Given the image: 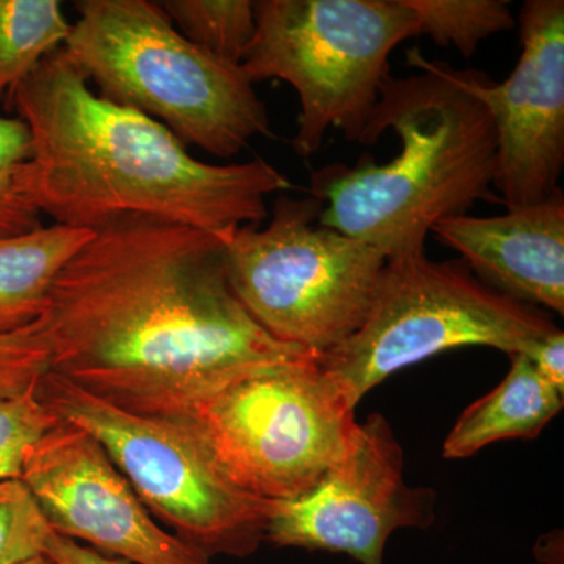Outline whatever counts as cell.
Masks as SVG:
<instances>
[{
  "mask_svg": "<svg viewBox=\"0 0 564 564\" xmlns=\"http://www.w3.org/2000/svg\"><path fill=\"white\" fill-rule=\"evenodd\" d=\"M39 326L51 372L140 414L162 415L261 367L322 358L273 339L247 313L220 237L170 223L93 234L52 285Z\"/></svg>",
  "mask_w": 564,
  "mask_h": 564,
  "instance_id": "obj_1",
  "label": "cell"
},
{
  "mask_svg": "<svg viewBox=\"0 0 564 564\" xmlns=\"http://www.w3.org/2000/svg\"><path fill=\"white\" fill-rule=\"evenodd\" d=\"M9 104L31 135L22 192L55 225L96 234L148 220L225 240L265 220L267 196L293 188L261 158H193L161 122L93 90L65 47L43 58Z\"/></svg>",
  "mask_w": 564,
  "mask_h": 564,
  "instance_id": "obj_2",
  "label": "cell"
},
{
  "mask_svg": "<svg viewBox=\"0 0 564 564\" xmlns=\"http://www.w3.org/2000/svg\"><path fill=\"white\" fill-rule=\"evenodd\" d=\"M408 63L421 74L380 87L361 144L393 131L400 152L377 165L334 163L311 172L310 196L322 203L318 225L372 245L386 259L423 254L437 221L497 203V137L484 104L464 87L462 69L430 61L417 47Z\"/></svg>",
  "mask_w": 564,
  "mask_h": 564,
  "instance_id": "obj_3",
  "label": "cell"
},
{
  "mask_svg": "<svg viewBox=\"0 0 564 564\" xmlns=\"http://www.w3.org/2000/svg\"><path fill=\"white\" fill-rule=\"evenodd\" d=\"M65 51L98 95L161 122L217 158L272 135L269 110L242 65L191 43L150 0H79Z\"/></svg>",
  "mask_w": 564,
  "mask_h": 564,
  "instance_id": "obj_4",
  "label": "cell"
},
{
  "mask_svg": "<svg viewBox=\"0 0 564 564\" xmlns=\"http://www.w3.org/2000/svg\"><path fill=\"white\" fill-rule=\"evenodd\" d=\"M321 359L251 370L162 417L191 426L242 491L270 502L299 499L343 458L358 423Z\"/></svg>",
  "mask_w": 564,
  "mask_h": 564,
  "instance_id": "obj_5",
  "label": "cell"
},
{
  "mask_svg": "<svg viewBox=\"0 0 564 564\" xmlns=\"http://www.w3.org/2000/svg\"><path fill=\"white\" fill-rule=\"evenodd\" d=\"M254 17L242 68L252 84L280 79L299 95L296 154L321 151L329 128L361 144L389 55L419 36L406 0H259Z\"/></svg>",
  "mask_w": 564,
  "mask_h": 564,
  "instance_id": "obj_6",
  "label": "cell"
},
{
  "mask_svg": "<svg viewBox=\"0 0 564 564\" xmlns=\"http://www.w3.org/2000/svg\"><path fill=\"white\" fill-rule=\"evenodd\" d=\"M322 203L278 196L267 228L242 226L223 240L229 284L273 339L323 356L361 328L384 252L315 225Z\"/></svg>",
  "mask_w": 564,
  "mask_h": 564,
  "instance_id": "obj_7",
  "label": "cell"
},
{
  "mask_svg": "<svg viewBox=\"0 0 564 564\" xmlns=\"http://www.w3.org/2000/svg\"><path fill=\"white\" fill-rule=\"evenodd\" d=\"M36 395L90 433L141 503L184 543L210 558H247L265 541L273 502L237 488L191 426L122 410L51 370Z\"/></svg>",
  "mask_w": 564,
  "mask_h": 564,
  "instance_id": "obj_8",
  "label": "cell"
},
{
  "mask_svg": "<svg viewBox=\"0 0 564 564\" xmlns=\"http://www.w3.org/2000/svg\"><path fill=\"white\" fill-rule=\"evenodd\" d=\"M555 329L541 311L478 280L463 259L433 262L423 252L386 262L361 328L321 364L356 408L386 378L437 352L524 355Z\"/></svg>",
  "mask_w": 564,
  "mask_h": 564,
  "instance_id": "obj_9",
  "label": "cell"
},
{
  "mask_svg": "<svg viewBox=\"0 0 564 564\" xmlns=\"http://www.w3.org/2000/svg\"><path fill=\"white\" fill-rule=\"evenodd\" d=\"M403 467L402 445L383 415L356 423L343 458L321 484L299 499L273 502L267 543L383 564L393 532L434 522L436 494L408 485Z\"/></svg>",
  "mask_w": 564,
  "mask_h": 564,
  "instance_id": "obj_10",
  "label": "cell"
},
{
  "mask_svg": "<svg viewBox=\"0 0 564 564\" xmlns=\"http://www.w3.org/2000/svg\"><path fill=\"white\" fill-rule=\"evenodd\" d=\"M21 480L55 533L131 564H212L155 522L101 444L61 421L25 451Z\"/></svg>",
  "mask_w": 564,
  "mask_h": 564,
  "instance_id": "obj_11",
  "label": "cell"
},
{
  "mask_svg": "<svg viewBox=\"0 0 564 564\" xmlns=\"http://www.w3.org/2000/svg\"><path fill=\"white\" fill-rule=\"evenodd\" d=\"M522 52L508 79L462 69L497 137L494 192L510 209L534 206L560 191L564 163V2L527 0L519 13Z\"/></svg>",
  "mask_w": 564,
  "mask_h": 564,
  "instance_id": "obj_12",
  "label": "cell"
},
{
  "mask_svg": "<svg viewBox=\"0 0 564 564\" xmlns=\"http://www.w3.org/2000/svg\"><path fill=\"white\" fill-rule=\"evenodd\" d=\"M475 276L525 304L564 313V195L496 217L444 218L432 231Z\"/></svg>",
  "mask_w": 564,
  "mask_h": 564,
  "instance_id": "obj_13",
  "label": "cell"
},
{
  "mask_svg": "<svg viewBox=\"0 0 564 564\" xmlns=\"http://www.w3.org/2000/svg\"><path fill=\"white\" fill-rule=\"evenodd\" d=\"M502 383L470 404L444 441L447 459L469 458L489 444L533 440L562 411L563 395L524 355H510Z\"/></svg>",
  "mask_w": 564,
  "mask_h": 564,
  "instance_id": "obj_14",
  "label": "cell"
},
{
  "mask_svg": "<svg viewBox=\"0 0 564 564\" xmlns=\"http://www.w3.org/2000/svg\"><path fill=\"white\" fill-rule=\"evenodd\" d=\"M91 237L93 232L62 225L0 237V336L43 317L63 267Z\"/></svg>",
  "mask_w": 564,
  "mask_h": 564,
  "instance_id": "obj_15",
  "label": "cell"
},
{
  "mask_svg": "<svg viewBox=\"0 0 564 564\" xmlns=\"http://www.w3.org/2000/svg\"><path fill=\"white\" fill-rule=\"evenodd\" d=\"M70 28L58 0H0V104L65 46Z\"/></svg>",
  "mask_w": 564,
  "mask_h": 564,
  "instance_id": "obj_16",
  "label": "cell"
},
{
  "mask_svg": "<svg viewBox=\"0 0 564 564\" xmlns=\"http://www.w3.org/2000/svg\"><path fill=\"white\" fill-rule=\"evenodd\" d=\"M166 17L196 47L218 61L242 65L256 33L251 0H163Z\"/></svg>",
  "mask_w": 564,
  "mask_h": 564,
  "instance_id": "obj_17",
  "label": "cell"
},
{
  "mask_svg": "<svg viewBox=\"0 0 564 564\" xmlns=\"http://www.w3.org/2000/svg\"><path fill=\"white\" fill-rule=\"evenodd\" d=\"M417 17L419 35L441 47L455 46L470 58L481 41L516 25L507 0H406Z\"/></svg>",
  "mask_w": 564,
  "mask_h": 564,
  "instance_id": "obj_18",
  "label": "cell"
},
{
  "mask_svg": "<svg viewBox=\"0 0 564 564\" xmlns=\"http://www.w3.org/2000/svg\"><path fill=\"white\" fill-rule=\"evenodd\" d=\"M31 158V135L20 118L0 117V237L41 228L39 209L21 188V170Z\"/></svg>",
  "mask_w": 564,
  "mask_h": 564,
  "instance_id": "obj_19",
  "label": "cell"
},
{
  "mask_svg": "<svg viewBox=\"0 0 564 564\" xmlns=\"http://www.w3.org/2000/svg\"><path fill=\"white\" fill-rule=\"evenodd\" d=\"M54 530L22 480H0V564L44 554Z\"/></svg>",
  "mask_w": 564,
  "mask_h": 564,
  "instance_id": "obj_20",
  "label": "cell"
},
{
  "mask_svg": "<svg viewBox=\"0 0 564 564\" xmlns=\"http://www.w3.org/2000/svg\"><path fill=\"white\" fill-rule=\"evenodd\" d=\"M61 421L41 402L36 388L0 399V480H21L25 451Z\"/></svg>",
  "mask_w": 564,
  "mask_h": 564,
  "instance_id": "obj_21",
  "label": "cell"
},
{
  "mask_svg": "<svg viewBox=\"0 0 564 564\" xmlns=\"http://www.w3.org/2000/svg\"><path fill=\"white\" fill-rule=\"evenodd\" d=\"M51 369V352L39 322L0 336V399L32 391Z\"/></svg>",
  "mask_w": 564,
  "mask_h": 564,
  "instance_id": "obj_22",
  "label": "cell"
},
{
  "mask_svg": "<svg viewBox=\"0 0 564 564\" xmlns=\"http://www.w3.org/2000/svg\"><path fill=\"white\" fill-rule=\"evenodd\" d=\"M524 356L530 359L534 369L545 381L564 393V334L562 329L556 328L543 339L536 340L524 352Z\"/></svg>",
  "mask_w": 564,
  "mask_h": 564,
  "instance_id": "obj_23",
  "label": "cell"
},
{
  "mask_svg": "<svg viewBox=\"0 0 564 564\" xmlns=\"http://www.w3.org/2000/svg\"><path fill=\"white\" fill-rule=\"evenodd\" d=\"M44 554L51 556L57 564H131L124 560L104 555L95 549L82 545L77 541L55 532L51 533L46 547H44Z\"/></svg>",
  "mask_w": 564,
  "mask_h": 564,
  "instance_id": "obj_24",
  "label": "cell"
},
{
  "mask_svg": "<svg viewBox=\"0 0 564 564\" xmlns=\"http://www.w3.org/2000/svg\"><path fill=\"white\" fill-rule=\"evenodd\" d=\"M17 564H57L54 562V560L51 558V556H47L46 554H41L36 556H32V558L24 560V562H20Z\"/></svg>",
  "mask_w": 564,
  "mask_h": 564,
  "instance_id": "obj_25",
  "label": "cell"
}]
</instances>
